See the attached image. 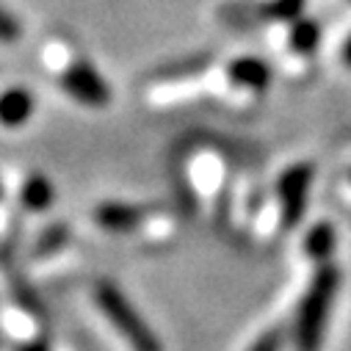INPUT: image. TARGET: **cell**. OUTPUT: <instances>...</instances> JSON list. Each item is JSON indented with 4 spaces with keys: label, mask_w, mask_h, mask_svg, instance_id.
Returning <instances> with one entry per match:
<instances>
[{
    "label": "cell",
    "mask_w": 351,
    "mask_h": 351,
    "mask_svg": "<svg viewBox=\"0 0 351 351\" xmlns=\"http://www.w3.org/2000/svg\"><path fill=\"white\" fill-rule=\"evenodd\" d=\"M337 285H340V274L335 269V263H324V266L315 271V277L310 282V291L302 299L299 313H296L293 337H296L299 351H318L321 337H324V326H326V318H329V307H332V299L337 293Z\"/></svg>",
    "instance_id": "obj_1"
},
{
    "label": "cell",
    "mask_w": 351,
    "mask_h": 351,
    "mask_svg": "<svg viewBox=\"0 0 351 351\" xmlns=\"http://www.w3.org/2000/svg\"><path fill=\"white\" fill-rule=\"evenodd\" d=\"M95 302H97V310L103 313V318L117 329V335H119L133 351H160L158 340H155L152 332L144 326V321L130 310V304L125 302V296L119 293L117 285L100 282V285L95 288Z\"/></svg>",
    "instance_id": "obj_2"
},
{
    "label": "cell",
    "mask_w": 351,
    "mask_h": 351,
    "mask_svg": "<svg viewBox=\"0 0 351 351\" xmlns=\"http://www.w3.org/2000/svg\"><path fill=\"white\" fill-rule=\"evenodd\" d=\"M61 86H64V92L69 97H75L77 103L83 106H106L111 100V92H108V86L106 80L92 69V64H86V61H72L61 69Z\"/></svg>",
    "instance_id": "obj_3"
},
{
    "label": "cell",
    "mask_w": 351,
    "mask_h": 351,
    "mask_svg": "<svg viewBox=\"0 0 351 351\" xmlns=\"http://www.w3.org/2000/svg\"><path fill=\"white\" fill-rule=\"evenodd\" d=\"M310 183H313V166L310 163H296L280 178L277 202H280V210H282L285 230H291L299 221V216L304 210V199H307Z\"/></svg>",
    "instance_id": "obj_4"
},
{
    "label": "cell",
    "mask_w": 351,
    "mask_h": 351,
    "mask_svg": "<svg viewBox=\"0 0 351 351\" xmlns=\"http://www.w3.org/2000/svg\"><path fill=\"white\" fill-rule=\"evenodd\" d=\"M227 80L246 92H263L271 80V69L266 61L246 56V58H235L227 64Z\"/></svg>",
    "instance_id": "obj_5"
},
{
    "label": "cell",
    "mask_w": 351,
    "mask_h": 351,
    "mask_svg": "<svg viewBox=\"0 0 351 351\" xmlns=\"http://www.w3.org/2000/svg\"><path fill=\"white\" fill-rule=\"evenodd\" d=\"M149 208H136V205H122V202H111L103 205L95 219L103 230L108 232H130V230H141L144 219H147Z\"/></svg>",
    "instance_id": "obj_6"
},
{
    "label": "cell",
    "mask_w": 351,
    "mask_h": 351,
    "mask_svg": "<svg viewBox=\"0 0 351 351\" xmlns=\"http://www.w3.org/2000/svg\"><path fill=\"white\" fill-rule=\"evenodd\" d=\"M191 183H194V191L202 197V202H216L213 197L219 194V189H221V174H224V169L219 166V160L216 158H202V160H197V166L191 169Z\"/></svg>",
    "instance_id": "obj_7"
},
{
    "label": "cell",
    "mask_w": 351,
    "mask_h": 351,
    "mask_svg": "<svg viewBox=\"0 0 351 351\" xmlns=\"http://www.w3.org/2000/svg\"><path fill=\"white\" fill-rule=\"evenodd\" d=\"M34 111V100L25 89H9L3 95V103H0V117H3L6 128H20L23 122L31 119Z\"/></svg>",
    "instance_id": "obj_8"
},
{
    "label": "cell",
    "mask_w": 351,
    "mask_h": 351,
    "mask_svg": "<svg viewBox=\"0 0 351 351\" xmlns=\"http://www.w3.org/2000/svg\"><path fill=\"white\" fill-rule=\"evenodd\" d=\"M332 252H335V230L329 224H315L304 238V254L318 266H324V263H329Z\"/></svg>",
    "instance_id": "obj_9"
},
{
    "label": "cell",
    "mask_w": 351,
    "mask_h": 351,
    "mask_svg": "<svg viewBox=\"0 0 351 351\" xmlns=\"http://www.w3.org/2000/svg\"><path fill=\"white\" fill-rule=\"evenodd\" d=\"M288 42H291V50H296L299 56H313L321 42V25L315 20H296Z\"/></svg>",
    "instance_id": "obj_10"
},
{
    "label": "cell",
    "mask_w": 351,
    "mask_h": 351,
    "mask_svg": "<svg viewBox=\"0 0 351 351\" xmlns=\"http://www.w3.org/2000/svg\"><path fill=\"white\" fill-rule=\"evenodd\" d=\"M304 0H266L252 9L254 20H280V23H291L302 14Z\"/></svg>",
    "instance_id": "obj_11"
},
{
    "label": "cell",
    "mask_w": 351,
    "mask_h": 351,
    "mask_svg": "<svg viewBox=\"0 0 351 351\" xmlns=\"http://www.w3.org/2000/svg\"><path fill=\"white\" fill-rule=\"evenodd\" d=\"M20 199L28 210H47L50 202H53V189L45 178H28L23 186H20Z\"/></svg>",
    "instance_id": "obj_12"
},
{
    "label": "cell",
    "mask_w": 351,
    "mask_h": 351,
    "mask_svg": "<svg viewBox=\"0 0 351 351\" xmlns=\"http://www.w3.org/2000/svg\"><path fill=\"white\" fill-rule=\"evenodd\" d=\"M280 346H282V329L271 326V329H266L249 346V351H280Z\"/></svg>",
    "instance_id": "obj_13"
},
{
    "label": "cell",
    "mask_w": 351,
    "mask_h": 351,
    "mask_svg": "<svg viewBox=\"0 0 351 351\" xmlns=\"http://www.w3.org/2000/svg\"><path fill=\"white\" fill-rule=\"evenodd\" d=\"M337 197H340V202L351 210V178H346V180L337 183Z\"/></svg>",
    "instance_id": "obj_14"
},
{
    "label": "cell",
    "mask_w": 351,
    "mask_h": 351,
    "mask_svg": "<svg viewBox=\"0 0 351 351\" xmlns=\"http://www.w3.org/2000/svg\"><path fill=\"white\" fill-rule=\"evenodd\" d=\"M14 34H17L14 17H12V14H3V39H6V42H12V39H14Z\"/></svg>",
    "instance_id": "obj_15"
},
{
    "label": "cell",
    "mask_w": 351,
    "mask_h": 351,
    "mask_svg": "<svg viewBox=\"0 0 351 351\" xmlns=\"http://www.w3.org/2000/svg\"><path fill=\"white\" fill-rule=\"evenodd\" d=\"M343 61H346V66H351V36L343 45Z\"/></svg>",
    "instance_id": "obj_16"
}]
</instances>
